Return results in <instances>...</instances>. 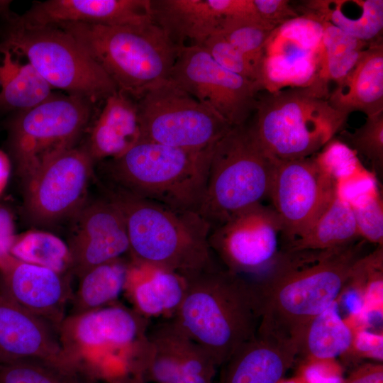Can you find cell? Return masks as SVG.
I'll return each mask as SVG.
<instances>
[{
    "instance_id": "cell-38",
    "label": "cell",
    "mask_w": 383,
    "mask_h": 383,
    "mask_svg": "<svg viewBox=\"0 0 383 383\" xmlns=\"http://www.w3.org/2000/svg\"><path fill=\"white\" fill-rule=\"evenodd\" d=\"M314 159L323 171L336 184L344 181L363 169L357 153L339 140L332 139L316 153Z\"/></svg>"
},
{
    "instance_id": "cell-29",
    "label": "cell",
    "mask_w": 383,
    "mask_h": 383,
    "mask_svg": "<svg viewBox=\"0 0 383 383\" xmlns=\"http://www.w3.org/2000/svg\"><path fill=\"white\" fill-rule=\"evenodd\" d=\"M354 333L341 317L337 301L306 327L299 355L305 361L334 360L350 350Z\"/></svg>"
},
{
    "instance_id": "cell-8",
    "label": "cell",
    "mask_w": 383,
    "mask_h": 383,
    "mask_svg": "<svg viewBox=\"0 0 383 383\" xmlns=\"http://www.w3.org/2000/svg\"><path fill=\"white\" fill-rule=\"evenodd\" d=\"M1 48L23 55L53 88L85 98L93 104L118 91L102 68L65 30L55 26L26 27L6 12Z\"/></svg>"
},
{
    "instance_id": "cell-11",
    "label": "cell",
    "mask_w": 383,
    "mask_h": 383,
    "mask_svg": "<svg viewBox=\"0 0 383 383\" xmlns=\"http://www.w3.org/2000/svg\"><path fill=\"white\" fill-rule=\"evenodd\" d=\"M136 101L141 140L203 150L233 127L170 79L152 86Z\"/></svg>"
},
{
    "instance_id": "cell-6",
    "label": "cell",
    "mask_w": 383,
    "mask_h": 383,
    "mask_svg": "<svg viewBox=\"0 0 383 383\" xmlns=\"http://www.w3.org/2000/svg\"><path fill=\"white\" fill-rule=\"evenodd\" d=\"M313 87L259 93L254 122L257 140L278 160L311 157L340 132L348 115L335 110Z\"/></svg>"
},
{
    "instance_id": "cell-21",
    "label": "cell",
    "mask_w": 383,
    "mask_h": 383,
    "mask_svg": "<svg viewBox=\"0 0 383 383\" xmlns=\"http://www.w3.org/2000/svg\"><path fill=\"white\" fill-rule=\"evenodd\" d=\"M321 47L276 28L269 38L261 70L262 89L314 87L327 94L320 79Z\"/></svg>"
},
{
    "instance_id": "cell-16",
    "label": "cell",
    "mask_w": 383,
    "mask_h": 383,
    "mask_svg": "<svg viewBox=\"0 0 383 383\" xmlns=\"http://www.w3.org/2000/svg\"><path fill=\"white\" fill-rule=\"evenodd\" d=\"M71 218L72 226L67 244L71 273L78 278L88 270L129 252L123 217L108 197L85 202Z\"/></svg>"
},
{
    "instance_id": "cell-10",
    "label": "cell",
    "mask_w": 383,
    "mask_h": 383,
    "mask_svg": "<svg viewBox=\"0 0 383 383\" xmlns=\"http://www.w3.org/2000/svg\"><path fill=\"white\" fill-rule=\"evenodd\" d=\"M145 324L138 312L113 304L70 314L60 325L58 335L67 357L88 375L111 362L126 365L136 359Z\"/></svg>"
},
{
    "instance_id": "cell-13",
    "label": "cell",
    "mask_w": 383,
    "mask_h": 383,
    "mask_svg": "<svg viewBox=\"0 0 383 383\" xmlns=\"http://www.w3.org/2000/svg\"><path fill=\"white\" fill-rule=\"evenodd\" d=\"M94 162L84 146H75L42 167L23 183L27 218L48 226L72 217L85 203Z\"/></svg>"
},
{
    "instance_id": "cell-34",
    "label": "cell",
    "mask_w": 383,
    "mask_h": 383,
    "mask_svg": "<svg viewBox=\"0 0 383 383\" xmlns=\"http://www.w3.org/2000/svg\"><path fill=\"white\" fill-rule=\"evenodd\" d=\"M275 29L260 16H248L223 18L218 31L245 56L261 79L265 46Z\"/></svg>"
},
{
    "instance_id": "cell-5",
    "label": "cell",
    "mask_w": 383,
    "mask_h": 383,
    "mask_svg": "<svg viewBox=\"0 0 383 383\" xmlns=\"http://www.w3.org/2000/svg\"><path fill=\"white\" fill-rule=\"evenodd\" d=\"M214 145L196 150L141 140L109 159L113 186L174 209L198 212Z\"/></svg>"
},
{
    "instance_id": "cell-4",
    "label": "cell",
    "mask_w": 383,
    "mask_h": 383,
    "mask_svg": "<svg viewBox=\"0 0 383 383\" xmlns=\"http://www.w3.org/2000/svg\"><path fill=\"white\" fill-rule=\"evenodd\" d=\"M55 27L70 33L117 89L135 100L168 79L180 50L154 22L133 26L65 23Z\"/></svg>"
},
{
    "instance_id": "cell-32",
    "label": "cell",
    "mask_w": 383,
    "mask_h": 383,
    "mask_svg": "<svg viewBox=\"0 0 383 383\" xmlns=\"http://www.w3.org/2000/svg\"><path fill=\"white\" fill-rule=\"evenodd\" d=\"M318 21L323 28L320 79L326 84L330 80L338 84L356 65L370 43L349 35L328 22Z\"/></svg>"
},
{
    "instance_id": "cell-36",
    "label": "cell",
    "mask_w": 383,
    "mask_h": 383,
    "mask_svg": "<svg viewBox=\"0 0 383 383\" xmlns=\"http://www.w3.org/2000/svg\"><path fill=\"white\" fill-rule=\"evenodd\" d=\"M356 153L366 157L375 173L383 170V111L367 116L363 125L350 133L339 132L338 139Z\"/></svg>"
},
{
    "instance_id": "cell-44",
    "label": "cell",
    "mask_w": 383,
    "mask_h": 383,
    "mask_svg": "<svg viewBox=\"0 0 383 383\" xmlns=\"http://www.w3.org/2000/svg\"><path fill=\"white\" fill-rule=\"evenodd\" d=\"M11 171V158L6 152L0 150V195L9 182Z\"/></svg>"
},
{
    "instance_id": "cell-39",
    "label": "cell",
    "mask_w": 383,
    "mask_h": 383,
    "mask_svg": "<svg viewBox=\"0 0 383 383\" xmlns=\"http://www.w3.org/2000/svg\"><path fill=\"white\" fill-rule=\"evenodd\" d=\"M201 48L223 68L256 82L261 87L260 75L255 68L218 30L208 38Z\"/></svg>"
},
{
    "instance_id": "cell-33",
    "label": "cell",
    "mask_w": 383,
    "mask_h": 383,
    "mask_svg": "<svg viewBox=\"0 0 383 383\" xmlns=\"http://www.w3.org/2000/svg\"><path fill=\"white\" fill-rule=\"evenodd\" d=\"M11 255L26 263L71 274L72 259L67 243L43 231H29L16 235Z\"/></svg>"
},
{
    "instance_id": "cell-23",
    "label": "cell",
    "mask_w": 383,
    "mask_h": 383,
    "mask_svg": "<svg viewBox=\"0 0 383 383\" xmlns=\"http://www.w3.org/2000/svg\"><path fill=\"white\" fill-rule=\"evenodd\" d=\"M150 13L177 47H201L226 18L225 0H150Z\"/></svg>"
},
{
    "instance_id": "cell-19",
    "label": "cell",
    "mask_w": 383,
    "mask_h": 383,
    "mask_svg": "<svg viewBox=\"0 0 383 383\" xmlns=\"http://www.w3.org/2000/svg\"><path fill=\"white\" fill-rule=\"evenodd\" d=\"M29 360L80 372L64 351L52 325L0 294V363Z\"/></svg>"
},
{
    "instance_id": "cell-14",
    "label": "cell",
    "mask_w": 383,
    "mask_h": 383,
    "mask_svg": "<svg viewBox=\"0 0 383 383\" xmlns=\"http://www.w3.org/2000/svg\"><path fill=\"white\" fill-rule=\"evenodd\" d=\"M281 220L272 206L262 203L241 211L210 232L209 243L223 267L244 274H262L279 252Z\"/></svg>"
},
{
    "instance_id": "cell-9",
    "label": "cell",
    "mask_w": 383,
    "mask_h": 383,
    "mask_svg": "<svg viewBox=\"0 0 383 383\" xmlns=\"http://www.w3.org/2000/svg\"><path fill=\"white\" fill-rule=\"evenodd\" d=\"M92 104L79 96L52 94L12 118L8 146L23 183L49 161L75 147L90 119Z\"/></svg>"
},
{
    "instance_id": "cell-25",
    "label": "cell",
    "mask_w": 383,
    "mask_h": 383,
    "mask_svg": "<svg viewBox=\"0 0 383 383\" xmlns=\"http://www.w3.org/2000/svg\"><path fill=\"white\" fill-rule=\"evenodd\" d=\"M327 100L335 110L348 116L353 111L367 116L383 111L382 38L370 43Z\"/></svg>"
},
{
    "instance_id": "cell-15",
    "label": "cell",
    "mask_w": 383,
    "mask_h": 383,
    "mask_svg": "<svg viewBox=\"0 0 383 383\" xmlns=\"http://www.w3.org/2000/svg\"><path fill=\"white\" fill-rule=\"evenodd\" d=\"M336 187L314 157L277 160L269 197L281 220L284 243L311 228L328 206Z\"/></svg>"
},
{
    "instance_id": "cell-37",
    "label": "cell",
    "mask_w": 383,
    "mask_h": 383,
    "mask_svg": "<svg viewBox=\"0 0 383 383\" xmlns=\"http://www.w3.org/2000/svg\"><path fill=\"white\" fill-rule=\"evenodd\" d=\"M348 201L353 211L360 238L382 246L383 203L377 186Z\"/></svg>"
},
{
    "instance_id": "cell-20",
    "label": "cell",
    "mask_w": 383,
    "mask_h": 383,
    "mask_svg": "<svg viewBox=\"0 0 383 383\" xmlns=\"http://www.w3.org/2000/svg\"><path fill=\"white\" fill-rule=\"evenodd\" d=\"M13 18L26 27L65 23L133 26L153 22L150 0H48L34 4Z\"/></svg>"
},
{
    "instance_id": "cell-30",
    "label": "cell",
    "mask_w": 383,
    "mask_h": 383,
    "mask_svg": "<svg viewBox=\"0 0 383 383\" xmlns=\"http://www.w3.org/2000/svg\"><path fill=\"white\" fill-rule=\"evenodd\" d=\"M129 263L121 258L96 265L81 275L71 301L70 314L80 313L111 304L125 290Z\"/></svg>"
},
{
    "instance_id": "cell-26",
    "label": "cell",
    "mask_w": 383,
    "mask_h": 383,
    "mask_svg": "<svg viewBox=\"0 0 383 383\" xmlns=\"http://www.w3.org/2000/svg\"><path fill=\"white\" fill-rule=\"evenodd\" d=\"M183 277L174 272L131 262L125 289L140 315L173 314L184 294Z\"/></svg>"
},
{
    "instance_id": "cell-35",
    "label": "cell",
    "mask_w": 383,
    "mask_h": 383,
    "mask_svg": "<svg viewBox=\"0 0 383 383\" xmlns=\"http://www.w3.org/2000/svg\"><path fill=\"white\" fill-rule=\"evenodd\" d=\"M87 377L40 360L0 363V383H89Z\"/></svg>"
},
{
    "instance_id": "cell-24",
    "label": "cell",
    "mask_w": 383,
    "mask_h": 383,
    "mask_svg": "<svg viewBox=\"0 0 383 383\" xmlns=\"http://www.w3.org/2000/svg\"><path fill=\"white\" fill-rule=\"evenodd\" d=\"M141 140L137 101L118 90L104 100L84 147L95 162L118 157Z\"/></svg>"
},
{
    "instance_id": "cell-28",
    "label": "cell",
    "mask_w": 383,
    "mask_h": 383,
    "mask_svg": "<svg viewBox=\"0 0 383 383\" xmlns=\"http://www.w3.org/2000/svg\"><path fill=\"white\" fill-rule=\"evenodd\" d=\"M52 87L29 62L21 63L0 47V108L19 111L48 99Z\"/></svg>"
},
{
    "instance_id": "cell-43",
    "label": "cell",
    "mask_w": 383,
    "mask_h": 383,
    "mask_svg": "<svg viewBox=\"0 0 383 383\" xmlns=\"http://www.w3.org/2000/svg\"><path fill=\"white\" fill-rule=\"evenodd\" d=\"M343 383H383V365L379 362L364 364L355 369Z\"/></svg>"
},
{
    "instance_id": "cell-3",
    "label": "cell",
    "mask_w": 383,
    "mask_h": 383,
    "mask_svg": "<svg viewBox=\"0 0 383 383\" xmlns=\"http://www.w3.org/2000/svg\"><path fill=\"white\" fill-rule=\"evenodd\" d=\"M106 197L126 224L132 261L181 275L215 263L209 243L211 227L196 211L177 209L112 186Z\"/></svg>"
},
{
    "instance_id": "cell-42",
    "label": "cell",
    "mask_w": 383,
    "mask_h": 383,
    "mask_svg": "<svg viewBox=\"0 0 383 383\" xmlns=\"http://www.w3.org/2000/svg\"><path fill=\"white\" fill-rule=\"evenodd\" d=\"M16 235L11 212L0 205V265L11 255V250Z\"/></svg>"
},
{
    "instance_id": "cell-22",
    "label": "cell",
    "mask_w": 383,
    "mask_h": 383,
    "mask_svg": "<svg viewBox=\"0 0 383 383\" xmlns=\"http://www.w3.org/2000/svg\"><path fill=\"white\" fill-rule=\"evenodd\" d=\"M299 350L296 341L258 328L222 365L220 383H279Z\"/></svg>"
},
{
    "instance_id": "cell-31",
    "label": "cell",
    "mask_w": 383,
    "mask_h": 383,
    "mask_svg": "<svg viewBox=\"0 0 383 383\" xmlns=\"http://www.w3.org/2000/svg\"><path fill=\"white\" fill-rule=\"evenodd\" d=\"M302 16L328 22L345 33L370 43L382 38L383 1L371 0L367 9L353 17L343 12L336 0H311L301 2Z\"/></svg>"
},
{
    "instance_id": "cell-1",
    "label": "cell",
    "mask_w": 383,
    "mask_h": 383,
    "mask_svg": "<svg viewBox=\"0 0 383 383\" xmlns=\"http://www.w3.org/2000/svg\"><path fill=\"white\" fill-rule=\"evenodd\" d=\"M367 241L324 250H279L260 278L251 280L260 309V328L300 343L307 325L333 304L357 263L366 253Z\"/></svg>"
},
{
    "instance_id": "cell-41",
    "label": "cell",
    "mask_w": 383,
    "mask_h": 383,
    "mask_svg": "<svg viewBox=\"0 0 383 383\" xmlns=\"http://www.w3.org/2000/svg\"><path fill=\"white\" fill-rule=\"evenodd\" d=\"M382 334L360 330L354 333L351 348L362 355L382 360ZM350 348V349H351Z\"/></svg>"
},
{
    "instance_id": "cell-7",
    "label": "cell",
    "mask_w": 383,
    "mask_h": 383,
    "mask_svg": "<svg viewBox=\"0 0 383 383\" xmlns=\"http://www.w3.org/2000/svg\"><path fill=\"white\" fill-rule=\"evenodd\" d=\"M277 161L262 147L250 125L233 126L217 141L198 211L211 231L269 197Z\"/></svg>"
},
{
    "instance_id": "cell-12",
    "label": "cell",
    "mask_w": 383,
    "mask_h": 383,
    "mask_svg": "<svg viewBox=\"0 0 383 383\" xmlns=\"http://www.w3.org/2000/svg\"><path fill=\"white\" fill-rule=\"evenodd\" d=\"M168 79L231 126L245 124L261 87L218 65L199 46L181 48Z\"/></svg>"
},
{
    "instance_id": "cell-27",
    "label": "cell",
    "mask_w": 383,
    "mask_h": 383,
    "mask_svg": "<svg viewBox=\"0 0 383 383\" xmlns=\"http://www.w3.org/2000/svg\"><path fill=\"white\" fill-rule=\"evenodd\" d=\"M362 239L349 202L336 190L328 206L311 228L284 243L280 250L297 252L338 248Z\"/></svg>"
},
{
    "instance_id": "cell-18",
    "label": "cell",
    "mask_w": 383,
    "mask_h": 383,
    "mask_svg": "<svg viewBox=\"0 0 383 383\" xmlns=\"http://www.w3.org/2000/svg\"><path fill=\"white\" fill-rule=\"evenodd\" d=\"M0 294L57 331L74 294L70 274L26 263L12 255L0 265Z\"/></svg>"
},
{
    "instance_id": "cell-17",
    "label": "cell",
    "mask_w": 383,
    "mask_h": 383,
    "mask_svg": "<svg viewBox=\"0 0 383 383\" xmlns=\"http://www.w3.org/2000/svg\"><path fill=\"white\" fill-rule=\"evenodd\" d=\"M138 362L157 383H212L217 366L173 319L145 334Z\"/></svg>"
},
{
    "instance_id": "cell-2",
    "label": "cell",
    "mask_w": 383,
    "mask_h": 383,
    "mask_svg": "<svg viewBox=\"0 0 383 383\" xmlns=\"http://www.w3.org/2000/svg\"><path fill=\"white\" fill-rule=\"evenodd\" d=\"M182 276L184 294L173 321L222 365L259 327L253 282L216 263Z\"/></svg>"
},
{
    "instance_id": "cell-40",
    "label": "cell",
    "mask_w": 383,
    "mask_h": 383,
    "mask_svg": "<svg viewBox=\"0 0 383 383\" xmlns=\"http://www.w3.org/2000/svg\"><path fill=\"white\" fill-rule=\"evenodd\" d=\"M252 1L260 17L276 28L301 16L287 0Z\"/></svg>"
}]
</instances>
